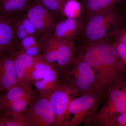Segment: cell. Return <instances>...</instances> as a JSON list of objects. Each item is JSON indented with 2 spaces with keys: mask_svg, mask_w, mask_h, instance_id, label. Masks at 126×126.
Segmentation results:
<instances>
[{
  "mask_svg": "<svg viewBox=\"0 0 126 126\" xmlns=\"http://www.w3.org/2000/svg\"><path fill=\"white\" fill-rule=\"evenodd\" d=\"M82 52L93 71L99 92L106 95L125 79L123 66L113 44L106 40L88 44Z\"/></svg>",
  "mask_w": 126,
  "mask_h": 126,
  "instance_id": "1",
  "label": "cell"
},
{
  "mask_svg": "<svg viewBox=\"0 0 126 126\" xmlns=\"http://www.w3.org/2000/svg\"><path fill=\"white\" fill-rule=\"evenodd\" d=\"M122 27V20L114 7L89 15L83 34L88 44L97 43L111 37Z\"/></svg>",
  "mask_w": 126,
  "mask_h": 126,
  "instance_id": "2",
  "label": "cell"
},
{
  "mask_svg": "<svg viewBox=\"0 0 126 126\" xmlns=\"http://www.w3.org/2000/svg\"><path fill=\"white\" fill-rule=\"evenodd\" d=\"M61 68L65 83L81 94L99 92L93 71L84 58L82 51L67 65Z\"/></svg>",
  "mask_w": 126,
  "mask_h": 126,
  "instance_id": "3",
  "label": "cell"
},
{
  "mask_svg": "<svg viewBox=\"0 0 126 126\" xmlns=\"http://www.w3.org/2000/svg\"><path fill=\"white\" fill-rule=\"evenodd\" d=\"M105 96L98 91L81 94L72 99L68 107L64 126L90 125Z\"/></svg>",
  "mask_w": 126,
  "mask_h": 126,
  "instance_id": "4",
  "label": "cell"
},
{
  "mask_svg": "<svg viewBox=\"0 0 126 126\" xmlns=\"http://www.w3.org/2000/svg\"><path fill=\"white\" fill-rule=\"evenodd\" d=\"M104 103L94 115L91 123L98 125L113 115L126 112V80L106 94Z\"/></svg>",
  "mask_w": 126,
  "mask_h": 126,
  "instance_id": "5",
  "label": "cell"
},
{
  "mask_svg": "<svg viewBox=\"0 0 126 126\" xmlns=\"http://www.w3.org/2000/svg\"><path fill=\"white\" fill-rule=\"evenodd\" d=\"M82 94L66 84H59L49 98L55 116L54 126H63L66 121L69 105L72 99Z\"/></svg>",
  "mask_w": 126,
  "mask_h": 126,
  "instance_id": "6",
  "label": "cell"
},
{
  "mask_svg": "<svg viewBox=\"0 0 126 126\" xmlns=\"http://www.w3.org/2000/svg\"><path fill=\"white\" fill-rule=\"evenodd\" d=\"M23 113L29 126H54V113L46 98H36Z\"/></svg>",
  "mask_w": 126,
  "mask_h": 126,
  "instance_id": "7",
  "label": "cell"
},
{
  "mask_svg": "<svg viewBox=\"0 0 126 126\" xmlns=\"http://www.w3.org/2000/svg\"><path fill=\"white\" fill-rule=\"evenodd\" d=\"M26 16L37 31L45 38L52 35L56 24L51 12L38 0L30 4Z\"/></svg>",
  "mask_w": 126,
  "mask_h": 126,
  "instance_id": "8",
  "label": "cell"
},
{
  "mask_svg": "<svg viewBox=\"0 0 126 126\" xmlns=\"http://www.w3.org/2000/svg\"><path fill=\"white\" fill-rule=\"evenodd\" d=\"M14 55L15 68L20 86L25 90L32 89L34 85L32 70L36 56H29L21 50L14 52Z\"/></svg>",
  "mask_w": 126,
  "mask_h": 126,
  "instance_id": "9",
  "label": "cell"
},
{
  "mask_svg": "<svg viewBox=\"0 0 126 126\" xmlns=\"http://www.w3.org/2000/svg\"><path fill=\"white\" fill-rule=\"evenodd\" d=\"M14 53L0 55V93L20 86L15 68Z\"/></svg>",
  "mask_w": 126,
  "mask_h": 126,
  "instance_id": "10",
  "label": "cell"
},
{
  "mask_svg": "<svg viewBox=\"0 0 126 126\" xmlns=\"http://www.w3.org/2000/svg\"><path fill=\"white\" fill-rule=\"evenodd\" d=\"M16 19L0 15V55L15 52L16 43L13 28Z\"/></svg>",
  "mask_w": 126,
  "mask_h": 126,
  "instance_id": "11",
  "label": "cell"
},
{
  "mask_svg": "<svg viewBox=\"0 0 126 126\" xmlns=\"http://www.w3.org/2000/svg\"><path fill=\"white\" fill-rule=\"evenodd\" d=\"M82 28L79 18H66L56 23L53 35L58 39L73 41L81 33Z\"/></svg>",
  "mask_w": 126,
  "mask_h": 126,
  "instance_id": "12",
  "label": "cell"
},
{
  "mask_svg": "<svg viewBox=\"0 0 126 126\" xmlns=\"http://www.w3.org/2000/svg\"><path fill=\"white\" fill-rule=\"evenodd\" d=\"M54 37L56 48L55 63L59 67H64L73 59L75 50L74 44L72 40L58 39Z\"/></svg>",
  "mask_w": 126,
  "mask_h": 126,
  "instance_id": "13",
  "label": "cell"
},
{
  "mask_svg": "<svg viewBox=\"0 0 126 126\" xmlns=\"http://www.w3.org/2000/svg\"><path fill=\"white\" fill-rule=\"evenodd\" d=\"M58 75V71L54 68L44 78L35 81L34 86L41 97L49 99L59 84Z\"/></svg>",
  "mask_w": 126,
  "mask_h": 126,
  "instance_id": "14",
  "label": "cell"
},
{
  "mask_svg": "<svg viewBox=\"0 0 126 126\" xmlns=\"http://www.w3.org/2000/svg\"><path fill=\"white\" fill-rule=\"evenodd\" d=\"M37 91L32 89L26 90L23 95L9 106L2 115L6 116L23 113L36 98Z\"/></svg>",
  "mask_w": 126,
  "mask_h": 126,
  "instance_id": "15",
  "label": "cell"
},
{
  "mask_svg": "<svg viewBox=\"0 0 126 126\" xmlns=\"http://www.w3.org/2000/svg\"><path fill=\"white\" fill-rule=\"evenodd\" d=\"M30 0H0V15L6 18H15L28 9Z\"/></svg>",
  "mask_w": 126,
  "mask_h": 126,
  "instance_id": "16",
  "label": "cell"
},
{
  "mask_svg": "<svg viewBox=\"0 0 126 126\" xmlns=\"http://www.w3.org/2000/svg\"><path fill=\"white\" fill-rule=\"evenodd\" d=\"M13 30L16 43L17 41H20L22 39L29 35H36L38 32L26 15L20 18H16Z\"/></svg>",
  "mask_w": 126,
  "mask_h": 126,
  "instance_id": "17",
  "label": "cell"
},
{
  "mask_svg": "<svg viewBox=\"0 0 126 126\" xmlns=\"http://www.w3.org/2000/svg\"><path fill=\"white\" fill-rule=\"evenodd\" d=\"M26 90L20 86H15L0 95V113L2 115L8 107L24 94Z\"/></svg>",
  "mask_w": 126,
  "mask_h": 126,
  "instance_id": "18",
  "label": "cell"
},
{
  "mask_svg": "<svg viewBox=\"0 0 126 126\" xmlns=\"http://www.w3.org/2000/svg\"><path fill=\"white\" fill-rule=\"evenodd\" d=\"M124 0H84V6L87 11L91 14L116 7Z\"/></svg>",
  "mask_w": 126,
  "mask_h": 126,
  "instance_id": "19",
  "label": "cell"
},
{
  "mask_svg": "<svg viewBox=\"0 0 126 126\" xmlns=\"http://www.w3.org/2000/svg\"><path fill=\"white\" fill-rule=\"evenodd\" d=\"M54 68V64L44 60L39 54L36 56L32 70V79L34 82L44 78Z\"/></svg>",
  "mask_w": 126,
  "mask_h": 126,
  "instance_id": "20",
  "label": "cell"
},
{
  "mask_svg": "<svg viewBox=\"0 0 126 126\" xmlns=\"http://www.w3.org/2000/svg\"><path fill=\"white\" fill-rule=\"evenodd\" d=\"M42 44V53L39 54L44 60L54 64L56 61V48L53 35L45 38Z\"/></svg>",
  "mask_w": 126,
  "mask_h": 126,
  "instance_id": "21",
  "label": "cell"
},
{
  "mask_svg": "<svg viewBox=\"0 0 126 126\" xmlns=\"http://www.w3.org/2000/svg\"><path fill=\"white\" fill-rule=\"evenodd\" d=\"M82 6L77 0H67L64 3L62 13L66 18L78 19L81 13Z\"/></svg>",
  "mask_w": 126,
  "mask_h": 126,
  "instance_id": "22",
  "label": "cell"
},
{
  "mask_svg": "<svg viewBox=\"0 0 126 126\" xmlns=\"http://www.w3.org/2000/svg\"><path fill=\"white\" fill-rule=\"evenodd\" d=\"M5 126H29L23 113L10 116H3Z\"/></svg>",
  "mask_w": 126,
  "mask_h": 126,
  "instance_id": "23",
  "label": "cell"
},
{
  "mask_svg": "<svg viewBox=\"0 0 126 126\" xmlns=\"http://www.w3.org/2000/svg\"><path fill=\"white\" fill-rule=\"evenodd\" d=\"M48 10L55 14L62 13L65 0H38Z\"/></svg>",
  "mask_w": 126,
  "mask_h": 126,
  "instance_id": "24",
  "label": "cell"
},
{
  "mask_svg": "<svg viewBox=\"0 0 126 126\" xmlns=\"http://www.w3.org/2000/svg\"><path fill=\"white\" fill-rule=\"evenodd\" d=\"M98 126H126V112L113 115L99 123Z\"/></svg>",
  "mask_w": 126,
  "mask_h": 126,
  "instance_id": "25",
  "label": "cell"
},
{
  "mask_svg": "<svg viewBox=\"0 0 126 126\" xmlns=\"http://www.w3.org/2000/svg\"><path fill=\"white\" fill-rule=\"evenodd\" d=\"M113 45L121 62L124 73L126 74V45L117 41H115Z\"/></svg>",
  "mask_w": 126,
  "mask_h": 126,
  "instance_id": "26",
  "label": "cell"
},
{
  "mask_svg": "<svg viewBox=\"0 0 126 126\" xmlns=\"http://www.w3.org/2000/svg\"><path fill=\"white\" fill-rule=\"evenodd\" d=\"M20 42L21 50L25 49L32 46L40 45L36 40L35 35L26 36L22 39Z\"/></svg>",
  "mask_w": 126,
  "mask_h": 126,
  "instance_id": "27",
  "label": "cell"
},
{
  "mask_svg": "<svg viewBox=\"0 0 126 126\" xmlns=\"http://www.w3.org/2000/svg\"><path fill=\"white\" fill-rule=\"evenodd\" d=\"M115 41L122 43L126 45V26L122 27L114 32L112 35Z\"/></svg>",
  "mask_w": 126,
  "mask_h": 126,
  "instance_id": "28",
  "label": "cell"
},
{
  "mask_svg": "<svg viewBox=\"0 0 126 126\" xmlns=\"http://www.w3.org/2000/svg\"><path fill=\"white\" fill-rule=\"evenodd\" d=\"M41 45L32 46L20 50L27 55L32 57H35L39 55V50Z\"/></svg>",
  "mask_w": 126,
  "mask_h": 126,
  "instance_id": "29",
  "label": "cell"
},
{
  "mask_svg": "<svg viewBox=\"0 0 126 126\" xmlns=\"http://www.w3.org/2000/svg\"><path fill=\"white\" fill-rule=\"evenodd\" d=\"M0 126H5L3 116H0Z\"/></svg>",
  "mask_w": 126,
  "mask_h": 126,
  "instance_id": "30",
  "label": "cell"
},
{
  "mask_svg": "<svg viewBox=\"0 0 126 126\" xmlns=\"http://www.w3.org/2000/svg\"><path fill=\"white\" fill-rule=\"evenodd\" d=\"M1 115H1V113H0V116H1Z\"/></svg>",
  "mask_w": 126,
  "mask_h": 126,
  "instance_id": "31",
  "label": "cell"
},
{
  "mask_svg": "<svg viewBox=\"0 0 126 126\" xmlns=\"http://www.w3.org/2000/svg\"><path fill=\"white\" fill-rule=\"evenodd\" d=\"M124 1H125V2H126V0H124Z\"/></svg>",
  "mask_w": 126,
  "mask_h": 126,
  "instance_id": "32",
  "label": "cell"
},
{
  "mask_svg": "<svg viewBox=\"0 0 126 126\" xmlns=\"http://www.w3.org/2000/svg\"><path fill=\"white\" fill-rule=\"evenodd\" d=\"M65 0V1H67V0Z\"/></svg>",
  "mask_w": 126,
  "mask_h": 126,
  "instance_id": "33",
  "label": "cell"
},
{
  "mask_svg": "<svg viewBox=\"0 0 126 126\" xmlns=\"http://www.w3.org/2000/svg\"></svg>",
  "mask_w": 126,
  "mask_h": 126,
  "instance_id": "34",
  "label": "cell"
}]
</instances>
